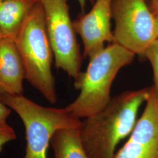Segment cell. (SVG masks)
Returning <instances> with one entry per match:
<instances>
[{
  "label": "cell",
  "mask_w": 158,
  "mask_h": 158,
  "mask_svg": "<svg viewBox=\"0 0 158 158\" xmlns=\"http://www.w3.org/2000/svg\"><path fill=\"white\" fill-rule=\"evenodd\" d=\"M151 90L149 87L123 92L81 121L80 136L88 158H113L119 143L132 133L139 108Z\"/></svg>",
  "instance_id": "obj_1"
},
{
  "label": "cell",
  "mask_w": 158,
  "mask_h": 158,
  "mask_svg": "<svg viewBox=\"0 0 158 158\" xmlns=\"http://www.w3.org/2000/svg\"><path fill=\"white\" fill-rule=\"evenodd\" d=\"M150 1H151V2H152L155 1H157V0H150Z\"/></svg>",
  "instance_id": "obj_19"
},
{
  "label": "cell",
  "mask_w": 158,
  "mask_h": 158,
  "mask_svg": "<svg viewBox=\"0 0 158 158\" xmlns=\"http://www.w3.org/2000/svg\"><path fill=\"white\" fill-rule=\"evenodd\" d=\"M40 2L54 54L55 66L76 80L81 72L82 57L69 15L68 0H40Z\"/></svg>",
  "instance_id": "obj_6"
},
{
  "label": "cell",
  "mask_w": 158,
  "mask_h": 158,
  "mask_svg": "<svg viewBox=\"0 0 158 158\" xmlns=\"http://www.w3.org/2000/svg\"><path fill=\"white\" fill-rule=\"evenodd\" d=\"M17 138L14 130L6 123H0V152L6 143Z\"/></svg>",
  "instance_id": "obj_13"
},
{
  "label": "cell",
  "mask_w": 158,
  "mask_h": 158,
  "mask_svg": "<svg viewBox=\"0 0 158 158\" xmlns=\"http://www.w3.org/2000/svg\"><path fill=\"white\" fill-rule=\"evenodd\" d=\"M149 8L155 17L158 15V0L152 2Z\"/></svg>",
  "instance_id": "obj_15"
},
{
  "label": "cell",
  "mask_w": 158,
  "mask_h": 158,
  "mask_svg": "<svg viewBox=\"0 0 158 158\" xmlns=\"http://www.w3.org/2000/svg\"><path fill=\"white\" fill-rule=\"evenodd\" d=\"M112 0H96L92 9L73 21L83 44V57L89 59L102 51L106 42L114 43L111 29Z\"/></svg>",
  "instance_id": "obj_8"
},
{
  "label": "cell",
  "mask_w": 158,
  "mask_h": 158,
  "mask_svg": "<svg viewBox=\"0 0 158 158\" xmlns=\"http://www.w3.org/2000/svg\"><path fill=\"white\" fill-rule=\"evenodd\" d=\"M79 2V5L80 6V8L81 10V12H84L85 11V6L86 4V1L87 0H77ZM91 2V4H94V2H95L94 0H89Z\"/></svg>",
  "instance_id": "obj_16"
},
{
  "label": "cell",
  "mask_w": 158,
  "mask_h": 158,
  "mask_svg": "<svg viewBox=\"0 0 158 158\" xmlns=\"http://www.w3.org/2000/svg\"><path fill=\"white\" fill-rule=\"evenodd\" d=\"M4 37H5V36H4V34H3L2 32L1 31V29H0V40H2V39H3Z\"/></svg>",
  "instance_id": "obj_18"
},
{
  "label": "cell",
  "mask_w": 158,
  "mask_h": 158,
  "mask_svg": "<svg viewBox=\"0 0 158 158\" xmlns=\"http://www.w3.org/2000/svg\"><path fill=\"white\" fill-rule=\"evenodd\" d=\"M25 71L15 40L4 37L0 40V94L21 95Z\"/></svg>",
  "instance_id": "obj_9"
},
{
  "label": "cell",
  "mask_w": 158,
  "mask_h": 158,
  "mask_svg": "<svg viewBox=\"0 0 158 158\" xmlns=\"http://www.w3.org/2000/svg\"><path fill=\"white\" fill-rule=\"evenodd\" d=\"M114 43L144 56L157 40L156 20L145 0H112Z\"/></svg>",
  "instance_id": "obj_5"
},
{
  "label": "cell",
  "mask_w": 158,
  "mask_h": 158,
  "mask_svg": "<svg viewBox=\"0 0 158 158\" xmlns=\"http://www.w3.org/2000/svg\"><path fill=\"white\" fill-rule=\"evenodd\" d=\"M155 20H156V28L157 40H158V15L155 17Z\"/></svg>",
  "instance_id": "obj_17"
},
{
  "label": "cell",
  "mask_w": 158,
  "mask_h": 158,
  "mask_svg": "<svg viewBox=\"0 0 158 158\" xmlns=\"http://www.w3.org/2000/svg\"><path fill=\"white\" fill-rule=\"evenodd\" d=\"M0 100L17 113L24 124L27 146L23 158H47L49 145L57 131L81 127L80 119L65 108L44 107L23 94L1 93Z\"/></svg>",
  "instance_id": "obj_4"
},
{
  "label": "cell",
  "mask_w": 158,
  "mask_h": 158,
  "mask_svg": "<svg viewBox=\"0 0 158 158\" xmlns=\"http://www.w3.org/2000/svg\"><path fill=\"white\" fill-rule=\"evenodd\" d=\"M40 0H3L0 2V29L5 37L15 40L25 18Z\"/></svg>",
  "instance_id": "obj_10"
},
{
  "label": "cell",
  "mask_w": 158,
  "mask_h": 158,
  "mask_svg": "<svg viewBox=\"0 0 158 158\" xmlns=\"http://www.w3.org/2000/svg\"><path fill=\"white\" fill-rule=\"evenodd\" d=\"M3 1V0H0V2H1V1Z\"/></svg>",
  "instance_id": "obj_20"
},
{
  "label": "cell",
  "mask_w": 158,
  "mask_h": 158,
  "mask_svg": "<svg viewBox=\"0 0 158 158\" xmlns=\"http://www.w3.org/2000/svg\"><path fill=\"white\" fill-rule=\"evenodd\" d=\"M135 55L113 43L91 57L86 70L74 80L75 89L80 91L79 96L65 109L79 119L101 111L111 98V87L117 74L133 61Z\"/></svg>",
  "instance_id": "obj_2"
},
{
  "label": "cell",
  "mask_w": 158,
  "mask_h": 158,
  "mask_svg": "<svg viewBox=\"0 0 158 158\" xmlns=\"http://www.w3.org/2000/svg\"><path fill=\"white\" fill-rule=\"evenodd\" d=\"M113 158H158V100L152 87L141 117Z\"/></svg>",
  "instance_id": "obj_7"
},
{
  "label": "cell",
  "mask_w": 158,
  "mask_h": 158,
  "mask_svg": "<svg viewBox=\"0 0 158 158\" xmlns=\"http://www.w3.org/2000/svg\"><path fill=\"white\" fill-rule=\"evenodd\" d=\"M11 113L10 107L0 100V123H6V120L8 118Z\"/></svg>",
  "instance_id": "obj_14"
},
{
  "label": "cell",
  "mask_w": 158,
  "mask_h": 158,
  "mask_svg": "<svg viewBox=\"0 0 158 158\" xmlns=\"http://www.w3.org/2000/svg\"><path fill=\"white\" fill-rule=\"evenodd\" d=\"M80 128H63L57 131L51 144L54 158H88L83 147Z\"/></svg>",
  "instance_id": "obj_11"
},
{
  "label": "cell",
  "mask_w": 158,
  "mask_h": 158,
  "mask_svg": "<svg viewBox=\"0 0 158 158\" xmlns=\"http://www.w3.org/2000/svg\"><path fill=\"white\" fill-rule=\"evenodd\" d=\"M14 40L25 68V79L49 103H56L55 81L52 72L54 54L40 1L25 18Z\"/></svg>",
  "instance_id": "obj_3"
},
{
  "label": "cell",
  "mask_w": 158,
  "mask_h": 158,
  "mask_svg": "<svg viewBox=\"0 0 158 158\" xmlns=\"http://www.w3.org/2000/svg\"><path fill=\"white\" fill-rule=\"evenodd\" d=\"M145 56L151 63L153 71V93L158 100V40L153 42L146 51Z\"/></svg>",
  "instance_id": "obj_12"
}]
</instances>
